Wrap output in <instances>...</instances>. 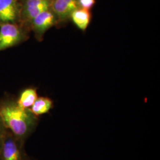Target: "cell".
<instances>
[{"instance_id":"1","label":"cell","mask_w":160,"mask_h":160,"mask_svg":"<svg viewBox=\"0 0 160 160\" xmlns=\"http://www.w3.org/2000/svg\"><path fill=\"white\" fill-rule=\"evenodd\" d=\"M0 118L6 129L24 142L35 131L39 123L38 117L30 109L20 108L16 100L12 99L0 103Z\"/></svg>"},{"instance_id":"2","label":"cell","mask_w":160,"mask_h":160,"mask_svg":"<svg viewBox=\"0 0 160 160\" xmlns=\"http://www.w3.org/2000/svg\"><path fill=\"white\" fill-rule=\"evenodd\" d=\"M25 142L6 129L0 148V160H29Z\"/></svg>"},{"instance_id":"3","label":"cell","mask_w":160,"mask_h":160,"mask_svg":"<svg viewBox=\"0 0 160 160\" xmlns=\"http://www.w3.org/2000/svg\"><path fill=\"white\" fill-rule=\"evenodd\" d=\"M22 32L12 23H2L0 28V51L17 44L22 39Z\"/></svg>"},{"instance_id":"4","label":"cell","mask_w":160,"mask_h":160,"mask_svg":"<svg viewBox=\"0 0 160 160\" xmlns=\"http://www.w3.org/2000/svg\"><path fill=\"white\" fill-rule=\"evenodd\" d=\"M51 0H26L23 8V17L31 22L42 12L50 8Z\"/></svg>"},{"instance_id":"5","label":"cell","mask_w":160,"mask_h":160,"mask_svg":"<svg viewBox=\"0 0 160 160\" xmlns=\"http://www.w3.org/2000/svg\"><path fill=\"white\" fill-rule=\"evenodd\" d=\"M56 22V16L49 8L42 12L31 21L34 31L43 33L52 27Z\"/></svg>"},{"instance_id":"6","label":"cell","mask_w":160,"mask_h":160,"mask_svg":"<svg viewBox=\"0 0 160 160\" xmlns=\"http://www.w3.org/2000/svg\"><path fill=\"white\" fill-rule=\"evenodd\" d=\"M17 0H0V22L12 23L18 16Z\"/></svg>"},{"instance_id":"7","label":"cell","mask_w":160,"mask_h":160,"mask_svg":"<svg viewBox=\"0 0 160 160\" xmlns=\"http://www.w3.org/2000/svg\"><path fill=\"white\" fill-rule=\"evenodd\" d=\"M70 17L79 29L85 31L90 23L92 14L90 10L79 7L71 12Z\"/></svg>"},{"instance_id":"8","label":"cell","mask_w":160,"mask_h":160,"mask_svg":"<svg viewBox=\"0 0 160 160\" xmlns=\"http://www.w3.org/2000/svg\"><path fill=\"white\" fill-rule=\"evenodd\" d=\"M50 8L60 20H65L70 17L73 10L65 0H51Z\"/></svg>"},{"instance_id":"9","label":"cell","mask_w":160,"mask_h":160,"mask_svg":"<svg viewBox=\"0 0 160 160\" xmlns=\"http://www.w3.org/2000/svg\"><path fill=\"white\" fill-rule=\"evenodd\" d=\"M53 108V101L49 97H38L32 106L30 108L34 116L39 117L40 115L48 113Z\"/></svg>"},{"instance_id":"10","label":"cell","mask_w":160,"mask_h":160,"mask_svg":"<svg viewBox=\"0 0 160 160\" xmlns=\"http://www.w3.org/2000/svg\"><path fill=\"white\" fill-rule=\"evenodd\" d=\"M38 97V96L36 89L28 88L22 92L16 102L20 108L29 109L32 106Z\"/></svg>"},{"instance_id":"11","label":"cell","mask_w":160,"mask_h":160,"mask_svg":"<svg viewBox=\"0 0 160 160\" xmlns=\"http://www.w3.org/2000/svg\"><path fill=\"white\" fill-rule=\"evenodd\" d=\"M79 7L90 10L96 2V0H77Z\"/></svg>"},{"instance_id":"12","label":"cell","mask_w":160,"mask_h":160,"mask_svg":"<svg viewBox=\"0 0 160 160\" xmlns=\"http://www.w3.org/2000/svg\"><path fill=\"white\" fill-rule=\"evenodd\" d=\"M6 128L5 126H4L2 120L0 118V148L1 146V143H2V139L4 137V133L6 132Z\"/></svg>"},{"instance_id":"13","label":"cell","mask_w":160,"mask_h":160,"mask_svg":"<svg viewBox=\"0 0 160 160\" xmlns=\"http://www.w3.org/2000/svg\"><path fill=\"white\" fill-rule=\"evenodd\" d=\"M29 160H35V159H34V158H30V159H29Z\"/></svg>"}]
</instances>
